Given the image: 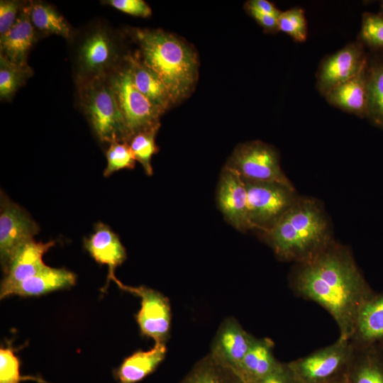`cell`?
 Returning <instances> with one entry per match:
<instances>
[{
  "instance_id": "1",
  "label": "cell",
  "mask_w": 383,
  "mask_h": 383,
  "mask_svg": "<svg viewBox=\"0 0 383 383\" xmlns=\"http://www.w3.org/2000/svg\"><path fill=\"white\" fill-rule=\"evenodd\" d=\"M290 284L296 294L324 308L335 320L339 337L348 340L361 308L374 294L350 251L332 242L297 264Z\"/></svg>"
},
{
  "instance_id": "2",
  "label": "cell",
  "mask_w": 383,
  "mask_h": 383,
  "mask_svg": "<svg viewBox=\"0 0 383 383\" xmlns=\"http://www.w3.org/2000/svg\"><path fill=\"white\" fill-rule=\"evenodd\" d=\"M132 37L138 46L133 54L160 77L173 104L189 96L198 79L199 62L194 50L160 29H133Z\"/></svg>"
},
{
  "instance_id": "3",
  "label": "cell",
  "mask_w": 383,
  "mask_h": 383,
  "mask_svg": "<svg viewBox=\"0 0 383 383\" xmlns=\"http://www.w3.org/2000/svg\"><path fill=\"white\" fill-rule=\"evenodd\" d=\"M262 235L279 259L297 264L311 260L331 243L322 209L304 198H298Z\"/></svg>"
},
{
  "instance_id": "4",
  "label": "cell",
  "mask_w": 383,
  "mask_h": 383,
  "mask_svg": "<svg viewBox=\"0 0 383 383\" xmlns=\"http://www.w3.org/2000/svg\"><path fill=\"white\" fill-rule=\"evenodd\" d=\"M76 86L109 77L124 62L122 35L103 19H95L73 31L68 40Z\"/></svg>"
},
{
  "instance_id": "5",
  "label": "cell",
  "mask_w": 383,
  "mask_h": 383,
  "mask_svg": "<svg viewBox=\"0 0 383 383\" xmlns=\"http://www.w3.org/2000/svg\"><path fill=\"white\" fill-rule=\"evenodd\" d=\"M78 104L98 140L108 145L130 140L108 77L77 86Z\"/></svg>"
},
{
  "instance_id": "6",
  "label": "cell",
  "mask_w": 383,
  "mask_h": 383,
  "mask_svg": "<svg viewBox=\"0 0 383 383\" xmlns=\"http://www.w3.org/2000/svg\"><path fill=\"white\" fill-rule=\"evenodd\" d=\"M108 79L130 140L140 132L160 126V117L163 113L138 89L126 58Z\"/></svg>"
},
{
  "instance_id": "7",
  "label": "cell",
  "mask_w": 383,
  "mask_h": 383,
  "mask_svg": "<svg viewBox=\"0 0 383 383\" xmlns=\"http://www.w3.org/2000/svg\"><path fill=\"white\" fill-rule=\"evenodd\" d=\"M355 346L340 338L333 343L288 362L300 383H340L345 381Z\"/></svg>"
},
{
  "instance_id": "8",
  "label": "cell",
  "mask_w": 383,
  "mask_h": 383,
  "mask_svg": "<svg viewBox=\"0 0 383 383\" xmlns=\"http://www.w3.org/2000/svg\"><path fill=\"white\" fill-rule=\"evenodd\" d=\"M243 180L251 229L270 230L298 199L292 184Z\"/></svg>"
},
{
  "instance_id": "9",
  "label": "cell",
  "mask_w": 383,
  "mask_h": 383,
  "mask_svg": "<svg viewBox=\"0 0 383 383\" xmlns=\"http://www.w3.org/2000/svg\"><path fill=\"white\" fill-rule=\"evenodd\" d=\"M225 165L244 179L291 184L281 168L277 150L260 140L237 145Z\"/></svg>"
},
{
  "instance_id": "10",
  "label": "cell",
  "mask_w": 383,
  "mask_h": 383,
  "mask_svg": "<svg viewBox=\"0 0 383 383\" xmlns=\"http://www.w3.org/2000/svg\"><path fill=\"white\" fill-rule=\"evenodd\" d=\"M116 284L123 290L138 296L140 309L135 316L140 333L152 338L155 343L166 344L172 321L170 303L167 297L158 291L145 286L128 287L118 280Z\"/></svg>"
},
{
  "instance_id": "11",
  "label": "cell",
  "mask_w": 383,
  "mask_h": 383,
  "mask_svg": "<svg viewBox=\"0 0 383 383\" xmlns=\"http://www.w3.org/2000/svg\"><path fill=\"white\" fill-rule=\"evenodd\" d=\"M0 260L4 272L18 248L33 240L39 227L19 205L1 192Z\"/></svg>"
},
{
  "instance_id": "12",
  "label": "cell",
  "mask_w": 383,
  "mask_h": 383,
  "mask_svg": "<svg viewBox=\"0 0 383 383\" xmlns=\"http://www.w3.org/2000/svg\"><path fill=\"white\" fill-rule=\"evenodd\" d=\"M367 62L361 43L348 44L322 60L316 74L318 90L325 96L333 88L355 76Z\"/></svg>"
},
{
  "instance_id": "13",
  "label": "cell",
  "mask_w": 383,
  "mask_h": 383,
  "mask_svg": "<svg viewBox=\"0 0 383 383\" xmlns=\"http://www.w3.org/2000/svg\"><path fill=\"white\" fill-rule=\"evenodd\" d=\"M216 204L225 220L235 229L242 232L251 229L245 182L238 173L226 165L218 183Z\"/></svg>"
},
{
  "instance_id": "14",
  "label": "cell",
  "mask_w": 383,
  "mask_h": 383,
  "mask_svg": "<svg viewBox=\"0 0 383 383\" xmlns=\"http://www.w3.org/2000/svg\"><path fill=\"white\" fill-rule=\"evenodd\" d=\"M55 244L54 240L43 243L33 239L18 248L4 272L5 275L1 284V299L9 296L14 287L46 266L43 257Z\"/></svg>"
},
{
  "instance_id": "15",
  "label": "cell",
  "mask_w": 383,
  "mask_h": 383,
  "mask_svg": "<svg viewBox=\"0 0 383 383\" xmlns=\"http://www.w3.org/2000/svg\"><path fill=\"white\" fill-rule=\"evenodd\" d=\"M253 338L235 318L228 317L221 323L209 354L221 364L236 371Z\"/></svg>"
},
{
  "instance_id": "16",
  "label": "cell",
  "mask_w": 383,
  "mask_h": 383,
  "mask_svg": "<svg viewBox=\"0 0 383 383\" xmlns=\"http://www.w3.org/2000/svg\"><path fill=\"white\" fill-rule=\"evenodd\" d=\"M40 38L30 19L28 1L13 26L0 35V57L16 64L27 65L29 52Z\"/></svg>"
},
{
  "instance_id": "17",
  "label": "cell",
  "mask_w": 383,
  "mask_h": 383,
  "mask_svg": "<svg viewBox=\"0 0 383 383\" xmlns=\"http://www.w3.org/2000/svg\"><path fill=\"white\" fill-rule=\"evenodd\" d=\"M84 246L96 262L109 267V279H113L115 269L127 255L118 236L106 224L99 222L94 232L84 240Z\"/></svg>"
},
{
  "instance_id": "18",
  "label": "cell",
  "mask_w": 383,
  "mask_h": 383,
  "mask_svg": "<svg viewBox=\"0 0 383 383\" xmlns=\"http://www.w3.org/2000/svg\"><path fill=\"white\" fill-rule=\"evenodd\" d=\"M367 62L355 76L329 91L325 95L327 101L344 111L367 117Z\"/></svg>"
},
{
  "instance_id": "19",
  "label": "cell",
  "mask_w": 383,
  "mask_h": 383,
  "mask_svg": "<svg viewBox=\"0 0 383 383\" xmlns=\"http://www.w3.org/2000/svg\"><path fill=\"white\" fill-rule=\"evenodd\" d=\"M274 343L254 336L246 355L236 370L245 383H255L273 372L281 363L274 355Z\"/></svg>"
},
{
  "instance_id": "20",
  "label": "cell",
  "mask_w": 383,
  "mask_h": 383,
  "mask_svg": "<svg viewBox=\"0 0 383 383\" xmlns=\"http://www.w3.org/2000/svg\"><path fill=\"white\" fill-rule=\"evenodd\" d=\"M350 340L355 346L383 345V293L373 294L364 304Z\"/></svg>"
},
{
  "instance_id": "21",
  "label": "cell",
  "mask_w": 383,
  "mask_h": 383,
  "mask_svg": "<svg viewBox=\"0 0 383 383\" xmlns=\"http://www.w3.org/2000/svg\"><path fill=\"white\" fill-rule=\"evenodd\" d=\"M345 383H383V345L355 346Z\"/></svg>"
},
{
  "instance_id": "22",
  "label": "cell",
  "mask_w": 383,
  "mask_h": 383,
  "mask_svg": "<svg viewBox=\"0 0 383 383\" xmlns=\"http://www.w3.org/2000/svg\"><path fill=\"white\" fill-rule=\"evenodd\" d=\"M76 282V275L65 268L46 265L34 275L24 279L10 292L9 296H36L67 289Z\"/></svg>"
},
{
  "instance_id": "23",
  "label": "cell",
  "mask_w": 383,
  "mask_h": 383,
  "mask_svg": "<svg viewBox=\"0 0 383 383\" xmlns=\"http://www.w3.org/2000/svg\"><path fill=\"white\" fill-rule=\"evenodd\" d=\"M166 344L155 343L148 350H138L123 360L114 372L118 383H137L152 374L164 360Z\"/></svg>"
},
{
  "instance_id": "24",
  "label": "cell",
  "mask_w": 383,
  "mask_h": 383,
  "mask_svg": "<svg viewBox=\"0 0 383 383\" xmlns=\"http://www.w3.org/2000/svg\"><path fill=\"white\" fill-rule=\"evenodd\" d=\"M126 60L138 89L164 113L173 104L170 95L160 77L145 65L133 53Z\"/></svg>"
},
{
  "instance_id": "25",
  "label": "cell",
  "mask_w": 383,
  "mask_h": 383,
  "mask_svg": "<svg viewBox=\"0 0 383 383\" xmlns=\"http://www.w3.org/2000/svg\"><path fill=\"white\" fill-rule=\"evenodd\" d=\"M30 19L40 37L57 35L71 38L73 30L57 9L43 1H30Z\"/></svg>"
},
{
  "instance_id": "26",
  "label": "cell",
  "mask_w": 383,
  "mask_h": 383,
  "mask_svg": "<svg viewBox=\"0 0 383 383\" xmlns=\"http://www.w3.org/2000/svg\"><path fill=\"white\" fill-rule=\"evenodd\" d=\"M179 383H245L238 372L209 353L199 360Z\"/></svg>"
},
{
  "instance_id": "27",
  "label": "cell",
  "mask_w": 383,
  "mask_h": 383,
  "mask_svg": "<svg viewBox=\"0 0 383 383\" xmlns=\"http://www.w3.org/2000/svg\"><path fill=\"white\" fill-rule=\"evenodd\" d=\"M367 117L374 124L383 128V57L377 60H367Z\"/></svg>"
},
{
  "instance_id": "28",
  "label": "cell",
  "mask_w": 383,
  "mask_h": 383,
  "mask_svg": "<svg viewBox=\"0 0 383 383\" xmlns=\"http://www.w3.org/2000/svg\"><path fill=\"white\" fill-rule=\"evenodd\" d=\"M33 74L27 65H18L0 57V99L11 101Z\"/></svg>"
},
{
  "instance_id": "29",
  "label": "cell",
  "mask_w": 383,
  "mask_h": 383,
  "mask_svg": "<svg viewBox=\"0 0 383 383\" xmlns=\"http://www.w3.org/2000/svg\"><path fill=\"white\" fill-rule=\"evenodd\" d=\"M159 128L140 132L134 135L128 142L136 161L141 164L145 174L149 176L153 172L152 157L158 151L155 136Z\"/></svg>"
},
{
  "instance_id": "30",
  "label": "cell",
  "mask_w": 383,
  "mask_h": 383,
  "mask_svg": "<svg viewBox=\"0 0 383 383\" xmlns=\"http://www.w3.org/2000/svg\"><path fill=\"white\" fill-rule=\"evenodd\" d=\"M359 42L374 51L383 52V12L363 13Z\"/></svg>"
},
{
  "instance_id": "31",
  "label": "cell",
  "mask_w": 383,
  "mask_h": 383,
  "mask_svg": "<svg viewBox=\"0 0 383 383\" xmlns=\"http://www.w3.org/2000/svg\"><path fill=\"white\" fill-rule=\"evenodd\" d=\"M107 165L104 172L105 177L124 169H133L136 160L128 143L113 141L109 144L106 152Z\"/></svg>"
},
{
  "instance_id": "32",
  "label": "cell",
  "mask_w": 383,
  "mask_h": 383,
  "mask_svg": "<svg viewBox=\"0 0 383 383\" xmlns=\"http://www.w3.org/2000/svg\"><path fill=\"white\" fill-rule=\"evenodd\" d=\"M278 29L296 42H304L307 38V23L303 9L294 7L281 13Z\"/></svg>"
},
{
  "instance_id": "33",
  "label": "cell",
  "mask_w": 383,
  "mask_h": 383,
  "mask_svg": "<svg viewBox=\"0 0 383 383\" xmlns=\"http://www.w3.org/2000/svg\"><path fill=\"white\" fill-rule=\"evenodd\" d=\"M20 360L10 348L0 349V383H21Z\"/></svg>"
},
{
  "instance_id": "34",
  "label": "cell",
  "mask_w": 383,
  "mask_h": 383,
  "mask_svg": "<svg viewBox=\"0 0 383 383\" xmlns=\"http://www.w3.org/2000/svg\"><path fill=\"white\" fill-rule=\"evenodd\" d=\"M28 1H0V35L5 33L15 23L19 13Z\"/></svg>"
},
{
  "instance_id": "35",
  "label": "cell",
  "mask_w": 383,
  "mask_h": 383,
  "mask_svg": "<svg viewBox=\"0 0 383 383\" xmlns=\"http://www.w3.org/2000/svg\"><path fill=\"white\" fill-rule=\"evenodd\" d=\"M101 2L135 16L146 18L152 14L151 9L143 0H106Z\"/></svg>"
},
{
  "instance_id": "36",
  "label": "cell",
  "mask_w": 383,
  "mask_h": 383,
  "mask_svg": "<svg viewBox=\"0 0 383 383\" xmlns=\"http://www.w3.org/2000/svg\"><path fill=\"white\" fill-rule=\"evenodd\" d=\"M255 383H300V382L288 362H281L273 372Z\"/></svg>"
},
{
  "instance_id": "37",
  "label": "cell",
  "mask_w": 383,
  "mask_h": 383,
  "mask_svg": "<svg viewBox=\"0 0 383 383\" xmlns=\"http://www.w3.org/2000/svg\"><path fill=\"white\" fill-rule=\"evenodd\" d=\"M245 9L279 18L280 11L272 3L267 0H250L246 2Z\"/></svg>"
},
{
  "instance_id": "38",
  "label": "cell",
  "mask_w": 383,
  "mask_h": 383,
  "mask_svg": "<svg viewBox=\"0 0 383 383\" xmlns=\"http://www.w3.org/2000/svg\"><path fill=\"white\" fill-rule=\"evenodd\" d=\"M247 11L265 30L270 32L279 31L278 18L253 10Z\"/></svg>"
},
{
  "instance_id": "39",
  "label": "cell",
  "mask_w": 383,
  "mask_h": 383,
  "mask_svg": "<svg viewBox=\"0 0 383 383\" xmlns=\"http://www.w3.org/2000/svg\"><path fill=\"white\" fill-rule=\"evenodd\" d=\"M340 383H345V381L343 382H340Z\"/></svg>"
}]
</instances>
